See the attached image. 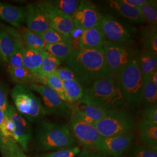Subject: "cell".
<instances>
[{
  "instance_id": "29",
  "label": "cell",
  "mask_w": 157,
  "mask_h": 157,
  "mask_svg": "<svg viewBox=\"0 0 157 157\" xmlns=\"http://www.w3.org/2000/svg\"><path fill=\"white\" fill-rule=\"evenodd\" d=\"M41 54L42 56V65L40 79L41 83H43V79L44 78L50 73L55 72L62 62L47 51H43L41 52Z\"/></svg>"
},
{
  "instance_id": "41",
  "label": "cell",
  "mask_w": 157,
  "mask_h": 157,
  "mask_svg": "<svg viewBox=\"0 0 157 157\" xmlns=\"http://www.w3.org/2000/svg\"><path fill=\"white\" fill-rule=\"evenodd\" d=\"M55 73L62 82L67 80H78L76 75L67 67L58 68L55 71Z\"/></svg>"
},
{
  "instance_id": "3",
  "label": "cell",
  "mask_w": 157,
  "mask_h": 157,
  "mask_svg": "<svg viewBox=\"0 0 157 157\" xmlns=\"http://www.w3.org/2000/svg\"><path fill=\"white\" fill-rule=\"evenodd\" d=\"M117 76L124 97V106L132 109L139 108L142 103L144 80L139 66L137 55Z\"/></svg>"
},
{
  "instance_id": "17",
  "label": "cell",
  "mask_w": 157,
  "mask_h": 157,
  "mask_svg": "<svg viewBox=\"0 0 157 157\" xmlns=\"http://www.w3.org/2000/svg\"><path fill=\"white\" fill-rule=\"evenodd\" d=\"M70 109L71 114L94 126L106 115L108 111L80 102L70 104Z\"/></svg>"
},
{
  "instance_id": "26",
  "label": "cell",
  "mask_w": 157,
  "mask_h": 157,
  "mask_svg": "<svg viewBox=\"0 0 157 157\" xmlns=\"http://www.w3.org/2000/svg\"><path fill=\"white\" fill-rule=\"evenodd\" d=\"M64 94L67 103L71 104L80 101L84 95V89L78 80L63 82Z\"/></svg>"
},
{
  "instance_id": "27",
  "label": "cell",
  "mask_w": 157,
  "mask_h": 157,
  "mask_svg": "<svg viewBox=\"0 0 157 157\" xmlns=\"http://www.w3.org/2000/svg\"><path fill=\"white\" fill-rule=\"evenodd\" d=\"M72 47L71 41L61 42L56 44H46L45 50L63 62L65 61L71 54L73 51Z\"/></svg>"
},
{
  "instance_id": "30",
  "label": "cell",
  "mask_w": 157,
  "mask_h": 157,
  "mask_svg": "<svg viewBox=\"0 0 157 157\" xmlns=\"http://www.w3.org/2000/svg\"><path fill=\"white\" fill-rule=\"evenodd\" d=\"M141 104H144L145 108L157 106V86L150 78L144 80Z\"/></svg>"
},
{
  "instance_id": "20",
  "label": "cell",
  "mask_w": 157,
  "mask_h": 157,
  "mask_svg": "<svg viewBox=\"0 0 157 157\" xmlns=\"http://www.w3.org/2000/svg\"><path fill=\"white\" fill-rule=\"evenodd\" d=\"M42 56L39 51L25 47L23 51V65L34 75L40 79Z\"/></svg>"
},
{
  "instance_id": "45",
  "label": "cell",
  "mask_w": 157,
  "mask_h": 157,
  "mask_svg": "<svg viewBox=\"0 0 157 157\" xmlns=\"http://www.w3.org/2000/svg\"><path fill=\"white\" fill-rule=\"evenodd\" d=\"M150 79L154 84L157 86V71L152 73L150 77Z\"/></svg>"
},
{
  "instance_id": "28",
  "label": "cell",
  "mask_w": 157,
  "mask_h": 157,
  "mask_svg": "<svg viewBox=\"0 0 157 157\" xmlns=\"http://www.w3.org/2000/svg\"><path fill=\"white\" fill-rule=\"evenodd\" d=\"M141 39L146 50L151 51L157 54V26L149 25L141 32Z\"/></svg>"
},
{
  "instance_id": "36",
  "label": "cell",
  "mask_w": 157,
  "mask_h": 157,
  "mask_svg": "<svg viewBox=\"0 0 157 157\" xmlns=\"http://www.w3.org/2000/svg\"><path fill=\"white\" fill-rule=\"evenodd\" d=\"M25 45L22 41L17 44L15 50L8 59V67H23V51Z\"/></svg>"
},
{
  "instance_id": "35",
  "label": "cell",
  "mask_w": 157,
  "mask_h": 157,
  "mask_svg": "<svg viewBox=\"0 0 157 157\" xmlns=\"http://www.w3.org/2000/svg\"><path fill=\"white\" fill-rule=\"evenodd\" d=\"M6 122V113L0 109V150L1 151L6 148V147L8 146L12 141L15 140L13 139H12L10 137V136L9 135L7 132Z\"/></svg>"
},
{
  "instance_id": "4",
  "label": "cell",
  "mask_w": 157,
  "mask_h": 157,
  "mask_svg": "<svg viewBox=\"0 0 157 157\" xmlns=\"http://www.w3.org/2000/svg\"><path fill=\"white\" fill-rule=\"evenodd\" d=\"M36 140L38 147L45 151L70 148L75 143L67 126L48 121L41 122Z\"/></svg>"
},
{
  "instance_id": "23",
  "label": "cell",
  "mask_w": 157,
  "mask_h": 157,
  "mask_svg": "<svg viewBox=\"0 0 157 157\" xmlns=\"http://www.w3.org/2000/svg\"><path fill=\"white\" fill-rule=\"evenodd\" d=\"M7 71L12 80L17 84L28 86L34 83H41L39 78L25 67H8Z\"/></svg>"
},
{
  "instance_id": "24",
  "label": "cell",
  "mask_w": 157,
  "mask_h": 157,
  "mask_svg": "<svg viewBox=\"0 0 157 157\" xmlns=\"http://www.w3.org/2000/svg\"><path fill=\"white\" fill-rule=\"evenodd\" d=\"M17 30L25 47L42 52L45 50L46 44L37 34L35 33L27 28L21 27Z\"/></svg>"
},
{
  "instance_id": "31",
  "label": "cell",
  "mask_w": 157,
  "mask_h": 157,
  "mask_svg": "<svg viewBox=\"0 0 157 157\" xmlns=\"http://www.w3.org/2000/svg\"><path fill=\"white\" fill-rule=\"evenodd\" d=\"M139 8L146 22L149 25L157 26V1L146 0Z\"/></svg>"
},
{
  "instance_id": "25",
  "label": "cell",
  "mask_w": 157,
  "mask_h": 157,
  "mask_svg": "<svg viewBox=\"0 0 157 157\" xmlns=\"http://www.w3.org/2000/svg\"><path fill=\"white\" fill-rule=\"evenodd\" d=\"M139 135L144 146L157 148V125L141 121L137 126Z\"/></svg>"
},
{
  "instance_id": "2",
  "label": "cell",
  "mask_w": 157,
  "mask_h": 157,
  "mask_svg": "<svg viewBox=\"0 0 157 157\" xmlns=\"http://www.w3.org/2000/svg\"><path fill=\"white\" fill-rule=\"evenodd\" d=\"M78 102L108 111L122 106L124 97L118 78L109 73L85 88L83 97Z\"/></svg>"
},
{
  "instance_id": "10",
  "label": "cell",
  "mask_w": 157,
  "mask_h": 157,
  "mask_svg": "<svg viewBox=\"0 0 157 157\" xmlns=\"http://www.w3.org/2000/svg\"><path fill=\"white\" fill-rule=\"evenodd\" d=\"M99 26L106 41L125 44L132 41V29L112 15L103 16Z\"/></svg>"
},
{
  "instance_id": "5",
  "label": "cell",
  "mask_w": 157,
  "mask_h": 157,
  "mask_svg": "<svg viewBox=\"0 0 157 157\" xmlns=\"http://www.w3.org/2000/svg\"><path fill=\"white\" fill-rule=\"evenodd\" d=\"M11 97L16 109L28 121L39 122L45 117L41 101L28 86L17 84L12 90Z\"/></svg>"
},
{
  "instance_id": "40",
  "label": "cell",
  "mask_w": 157,
  "mask_h": 157,
  "mask_svg": "<svg viewBox=\"0 0 157 157\" xmlns=\"http://www.w3.org/2000/svg\"><path fill=\"white\" fill-rule=\"evenodd\" d=\"M141 122L157 125V106L145 108L142 113Z\"/></svg>"
},
{
  "instance_id": "44",
  "label": "cell",
  "mask_w": 157,
  "mask_h": 157,
  "mask_svg": "<svg viewBox=\"0 0 157 157\" xmlns=\"http://www.w3.org/2000/svg\"><path fill=\"white\" fill-rule=\"evenodd\" d=\"M124 4L131 6L137 7L140 6L143 3L145 2L146 0H121Z\"/></svg>"
},
{
  "instance_id": "22",
  "label": "cell",
  "mask_w": 157,
  "mask_h": 157,
  "mask_svg": "<svg viewBox=\"0 0 157 157\" xmlns=\"http://www.w3.org/2000/svg\"><path fill=\"white\" fill-rule=\"evenodd\" d=\"M139 66L144 80L150 78L157 71V54L151 51L145 50L137 56Z\"/></svg>"
},
{
  "instance_id": "39",
  "label": "cell",
  "mask_w": 157,
  "mask_h": 157,
  "mask_svg": "<svg viewBox=\"0 0 157 157\" xmlns=\"http://www.w3.org/2000/svg\"><path fill=\"white\" fill-rule=\"evenodd\" d=\"M130 157H157V148L145 146L138 147Z\"/></svg>"
},
{
  "instance_id": "16",
  "label": "cell",
  "mask_w": 157,
  "mask_h": 157,
  "mask_svg": "<svg viewBox=\"0 0 157 157\" xmlns=\"http://www.w3.org/2000/svg\"><path fill=\"white\" fill-rule=\"evenodd\" d=\"M0 29V61L7 64L17 44L22 40L16 29L4 25Z\"/></svg>"
},
{
  "instance_id": "8",
  "label": "cell",
  "mask_w": 157,
  "mask_h": 157,
  "mask_svg": "<svg viewBox=\"0 0 157 157\" xmlns=\"http://www.w3.org/2000/svg\"><path fill=\"white\" fill-rule=\"evenodd\" d=\"M31 90L39 94L43 101L46 115H55L62 117L71 116L70 104L63 101L56 93L45 84L34 83L28 85Z\"/></svg>"
},
{
  "instance_id": "42",
  "label": "cell",
  "mask_w": 157,
  "mask_h": 157,
  "mask_svg": "<svg viewBox=\"0 0 157 157\" xmlns=\"http://www.w3.org/2000/svg\"><path fill=\"white\" fill-rule=\"evenodd\" d=\"M8 106L6 91L4 86L0 83V109L6 114Z\"/></svg>"
},
{
  "instance_id": "6",
  "label": "cell",
  "mask_w": 157,
  "mask_h": 157,
  "mask_svg": "<svg viewBox=\"0 0 157 157\" xmlns=\"http://www.w3.org/2000/svg\"><path fill=\"white\" fill-rule=\"evenodd\" d=\"M101 137H109L132 133L135 122L128 112L117 109L108 110L106 115L95 125Z\"/></svg>"
},
{
  "instance_id": "9",
  "label": "cell",
  "mask_w": 157,
  "mask_h": 157,
  "mask_svg": "<svg viewBox=\"0 0 157 157\" xmlns=\"http://www.w3.org/2000/svg\"><path fill=\"white\" fill-rule=\"evenodd\" d=\"M67 127L75 141L78 142L83 148L95 150V146L101 137L94 126L71 114Z\"/></svg>"
},
{
  "instance_id": "7",
  "label": "cell",
  "mask_w": 157,
  "mask_h": 157,
  "mask_svg": "<svg viewBox=\"0 0 157 157\" xmlns=\"http://www.w3.org/2000/svg\"><path fill=\"white\" fill-rule=\"evenodd\" d=\"M103 51L109 73L117 75L129 64L137 54L130 45L105 41Z\"/></svg>"
},
{
  "instance_id": "34",
  "label": "cell",
  "mask_w": 157,
  "mask_h": 157,
  "mask_svg": "<svg viewBox=\"0 0 157 157\" xmlns=\"http://www.w3.org/2000/svg\"><path fill=\"white\" fill-rule=\"evenodd\" d=\"M37 34L44 41L46 44H52L61 42L71 41L70 40L68 39L51 27L45 32Z\"/></svg>"
},
{
  "instance_id": "19",
  "label": "cell",
  "mask_w": 157,
  "mask_h": 157,
  "mask_svg": "<svg viewBox=\"0 0 157 157\" xmlns=\"http://www.w3.org/2000/svg\"><path fill=\"white\" fill-rule=\"evenodd\" d=\"M100 26L84 30L78 41V48L89 49H102L105 42Z\"/></svg>"
},
{
  "instance_id": "12",
  "label": "cell",
  "mask_w": 157,
  "mask_h": 157,
  "mask_svg": "<svg viewBox=\"0 0 157 157\" xmlns=\"http://www.w3.org/2000/svg\"><path fill=\"white\" fill-rule=\"evenodd\" d=\"M133 140L132 133L109 137H101L95 146V150L113 157L124 154Z\"/></svg>"
},
{
  "instance_id": "21",
  "label": "cell",
  "mask_w": 157,
  "mask_h": 157,
  "mask_svg": "<svg viewBox=\"0 0 157 157\" xmlns=\"http://www.w3.org/2000/svg\"><path fill=\"white\" fill-rule=\"evenodd\" d=\"M108 4L122 17L135 23H146L139 8L128 6L121 0H109Z\"/></svg>"
},
{
  "instance_id": "38",
  "label": "cell",
  "mask_w": 157,
  "mask_h": 157,
  "mask_svg": "<svg viewBox=\"0 0 157 157\" xmlns=\"http://www.w3.org/2000/svg\"><path fill=\"white\" fill-rule=\"evenodd\" d=\"M1 153L2 157H27L15 140L11 141L6 149L1 151Z\"/></svg>"
},
{
  "instance_id": "37",
  "label": "cell",
  "mask_w": 157,
  "mask_h": 157,
  "mask_svg": "<svg viewBox=\"0 0 157 157\" xmlns=\"http://www.w3.org/2000/svg\"><path fill=\"white\" fill-rule=\"evenodd\" d=\"M80 151L81 150L78 147L73 146L70 148L48 152L36 157H76Z\"/></svg>"
},
{
  "instance_id": "32",
  "label": "cell",
  "mask_w": 157,
  "mask_h": 157,
  "mask_svg": "<svg viewBox=\"0 0 157 157\" xmlns=\"http://www.w3.org/2000/svg\"><path fill=\"white\" fill-rule=\"evenodd\" d=\"M48 2L58 11L72 17L80 2L77 0H54L48 1Z\"/></svg>"
},
{
  "instance_id": "11",
  "label": "cell",
  "mask_w": 157,
  "mask_h": 157,
  "mask_svg": "<svg viewBox=\"0 0 157 157\" xmlns=\"http://www.w3.org/2000/svg\"><path fill=\"white\" fill-rule=\"evenodd\" d=\"M103 16L97 7L89 1H80L78 8L74 13V26L83 30L98 27Z\"/></svg>"
},
{
  "instance_id": "14",
  "label": "cell",
  "mask_w": 157,
  "mask_h": 157,
  "mask_svg": "<svg viewBox=\"0 0 157 157\" xmlns=\"http://www.w3.org/2000/svg\"><path fill=\"white\" fill-rule=\"evenodd\" d=\"M25 21L27 28L35 33H44L50 28L48 15L41 2L28 5Z\"/></svg>"
},
{
  "instance_id": "43",
  "label": "cell",
  "mask_w": 157,
  "mask_h": 157,
  "mask_svg": "<svg viewBox=\"0 0 157 157\" xmlns=\"http://www.w3.org/2000/svg\"><path fill=\"white\" fill-rule=\"evenodd\" d=\"M76 157H106L100 152L94 150H88L83 148Z\"/></svg>"
},
{
  "instance_id": "15",
  "label": "cell",
  "mask_w": 157,
  "mask_h": 157,
  "mask_svg": "<svg viewBox=\"0 0 157 157\" xmlns=\"http://www.w3.org/2000/svg\"><path fill=\"white\" fill-rule=\"evenodd\" d=\"M41 3L48 13L50 27L70 40V34L74 27L72 17L58 11L48 1H43Z\"/></svg>"
},
{
  "instance_id": "13",
  "label": "cell",
  "mask_w": 157,
  "mask_h": 157,
  "mask_svg": "<svg viewBox=\"0 0 157 157\" xmlns=\"http://www.w3.org/2000/svg\"><path fill=\"white\" fill-rule=\"evenodd\" d=\"M6 116L10 119L13 126V137L17 144L26 151L29 143L32 138V130L28 121L18 112L16 108L10 105L6 112Z\"/></svg>"
},
{
  "instance_id": "1",
  "label": "cell",
  "mask_w": 157,
  "mask_h": 157,
  "mask_svg": "<svg viewBox=\"0 0 157 157\" xmlns=\"http://www.w3.org/2000/svg\"><path fill=\"white\" fill-rule=\"evenodd\" d=\"M65 62L86 88L109 73L102 49L79 47L73 50Z\"/></svg>"
},
{
  "instance_id": "33",
  "label": "cell",
  "mask_w": 157,
  "mask_h": 157,
  "mask_svg": "<svg viewBox=\"0 0 157 157\" xmlns=\"http://www.w3.org/2000/svg\"><path fill=\"white\" fill-rule=\"evenodd\" d=\"M43 83L49 87L51 89L54 91L63 101L67 102L64 94L63 82L58 78L55 72L47 75L43 79Z\"/></svg>"
},
{
  "instance_id": "18",
  "label": "cell",
  "mask_w": 157,
  "mask_h": 157,
  "mask_svg": "<svg viewBox=\"0 0 157 157\" xmlns=\"http://www.w3.org/2000/svg\"><path fill=\"white\" fill-rule=\"evenodd\" d=\"M26 7L17 6L0 2V19L20 28L25 21Z\"/></svg>"
}]
</instances>
